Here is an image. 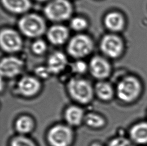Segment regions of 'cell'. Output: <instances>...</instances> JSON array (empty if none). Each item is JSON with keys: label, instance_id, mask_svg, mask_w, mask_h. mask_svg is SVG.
Returning a JSON list of instances; mask_svg holds the SVG:
<instances>
[{"label": "cell", "instance_id": "cell-1", "mask_svg": "<svg viewBox=\"0 0 147 146\" xmlns=\"http://www.w3.org/2000/svg\"><path fill=\"white\" fill-rule=\"evenodd\" d=\"M68 95L80 106L92 103L95 97L94 85L85 78L76 76L70 79L66 85Z\"/></svg>", "mask_w": 147, "mask_h": 146}, {"label": "cell", "instance_id": "cell-2", "mask_svg": "<svg viewBox=\"0 0 147 146\" xmlns=\"http://www.w3.org/2000/svg\"><path fill=\"white\" fill-rule=\"evenodd\" d=\"M17 25L20 34L34 40L41 38L48 29L45 18L35 13L29 12L21 16Z\"/></svg>", "mask_w": 147, "mask_h": 146}, {"label": "cell", "instance_id": "cell-3", "mask_svg": "<svg viewBox=\"0 0 147 146\" xmlns=\"http://www.w3.org/2000/svg\"><path fill=\"white\" fill-rule=\"evenodd\" d=\"M139 78L128 75L120 79L115 87V96L122 103L131 104L139 98L143 92Z\"/></svg>", "mask_w": 147, "mask_h": 146}, {"label": "cell", "instance_id": "cell-4", "mask_svg": "<svg viewBox=\"0 0 147 146\" xmlns=\"http://www.w3.org/2000/svg\"><path fill=\"white\" fill-rule=\"evenodd\" d=\"M74 6L70 0H50L43 8L45 18L54 24H62L70 20Z\"/></svg>", "mask_w": 147, "mask_h": 146}, {"label": "cell", "instance_id": "cell-5", "mask_svg": "<svg viewBox=\"0 0 147 146\" xmlns=\"http://www.w3.org/2000/svg\"><path fill=\"white\" fill-rule=\"evenodd\" d=\"M94 48V40L90 36L84 33H78L68 41L66 52L74 59L83 60L93 52Z\"/></svg>", "mask_w": 147, "mask_h": 146}, {"label": "cell", "instance_id": "cell-6", "mask_svg": "<svg viewBox=\"0 0 147 146\" xmlns=\"http://www.w3.org/2000/svg\"><path fill=\"white\" fill-rule=\"evenodd\" d=\"M46 138L49 146H72L75 140V133L74 128L65 123H58L49 129Z\"/></svg>", "mask_w": 147, "mask_h": 146}, {"label": "cell", "instance_id": "cell-7", "mask_svg": "<svg viewBox=\"0 0 147 146\" xmlns=\"http://www.w3.org/2000/svg\"><path fill=\"white\" fill-rule=\"evenodd\" d=\"M0 46L3 51L10 55L19 52L23 46L21 34L12 28L2 29L0 32Z\"/></svg>", "mask_w": 147, "mask_h": 146}, {"label": "cell", "instance_id": "cell-8", "mask_svg": "<svg viewBox=\"0 0 147 146\" xmlns=\"http://www.w3.org/2000/svg\"><path fill=\"white\" fill-rule=\"evenodd\" d=\"M42 89V82L35 76H23L16 84V91L17 94L21 97L27 99L36 97L40 94Z\"/></svg>", "mask_w": 147, "mask_h": 146}, {"label": "cell", "instance_id": "cell-9", "mask_svg": "<svg viewBox=\"0 0 147 146\" xmlns=\"http://www.w3.org/2000/svg\"><path fill=\"white\" fill-rule=\"evenodd\" d=\"M24 62L15 56L2 58L0 62V74L2 79H12L19 76L24 71Z\"/></svg>", "mask_w": 147, "mask_h": 146}, {"label": "cell", "instance_id": "cell-10", "mask_svg": "<svg viewBox=\"0 0 147 146\" xmlns=\"http://www.w3.org/2000/svg\"><path fill=\"white\" fill-rule=\"evenodd\" d=\"M88 66L90 75L98 81L107 80L111 75V65L103 56H94L90 60Z\"/></svg>", "mask_w": 147, "mask_h": 146}, {"label": "cell", "instance_id": "cell-11", "mask_svg": "<svg viewBox=\"0 0 147 146\" xmlns=\"http://www.w3.org/2000/svg\"><path fill=\"white\" fill-rule=\"evenodd\" d=\"M99 48L105 57L115 59L121 54L123 45L119 37L113 34H107L100 40Z\"/></svg>", "mask_w": 147, "mask_h": 146}, {"label": "cell", "instance_id": "cell-12", "mask_svg": "<svg viewBox=\"0 0 147 146\" xmlns=\"http://www.w3.org/2000/svg\"><path fill=\"white\" fill-rule=\"evenodd\" d=\"M45 35L49 43L61 46L69 40V29L62 24H54L47 29Z\"/></svg>", "mask_w": 147, "mask_h": 146}, {"label": "cell", "instance_id": "cell-13", "mask_svg": "<svg viewBox=\"0 0 147 146\" xmlns=\"http://www.w3.org/2000/svg\"><path fill=\"white\" fill-rule=\"evenodd\" d=\"M86 114L81 106L69 105L64 111V120L65 124L72 128L78 127L84 124Z\"/></svg>", "mask_w": 147, "mask_h": 146}, {"label": "cell", "instance_id": "cell-14", "mask_svg": "<svg viewBox=\"0 0 147 146\" xmlns=\"http://www.w3.org/2000/svg\"><path fill=\"white\" fill-rule=\"evenodd\" d=\"M68 64L67 57L62 52L56 51L50 54L46 67L52 75H59L65 70Z\"/></svg>", "mask_w": 147, "mask_h": 146}, {"label": "cell", "instance_id": "cell-15", "mask_svg": "<svg viewBox=\"0 0 147 146\" xmlns=\"http://www.w3.org/2000/svg\"><path fill=\"white\" fill-rule=\"evenodd\" d=\"M1 5L8 13L23 16L28 13L32 8L31 0H1Z\"/></svg>", "mask_w": 147, "mask_h": 146}, {"label": "cell", "instance_id": "cell-16", "mask_svg": "<svg viewBox=\"0 0 147 146\" xmlns=\"http://www.w3.org/2000/svg\"><path fill=\"white\" fill-rule=\"evenodd\" d=\"M129 138L134 144L147 145V121L138 122L129 128Z\"/></svg>", "mask_w": 147, "mask_h": 146}, {"label": "cell", "instance_id": "cell-17", "mask_svg": "<svg viewBox=\"0 0 147 146\" xmlns=\"http://www.w3.org/2000/svg\"><path fill=\"white\" fill-rule=\"evenodd\" d=\"M95 97L103 102H109L115 96V88L107 80L98 81L94 85Z\"/></svg>", "mask_w": 147, "mask_h": 146}, {"label": "cell", "instance_id": "cell-18", "mask_svg": "<svg viewBox=\"0 0 147 146\" xmlns=\"http://www.w3.org/2000/svg\"><path fill=\"white\" fill-rule=\"evenodd\" d=\"M36 123L34 118L28 115H22L16 119L14 129L17 135L28 136L34 131Z\"/></svg>", "mask_w": 147, "mask_h": 146}, {"label": "cell", "instance_id": "cell-19", "mask_svg": "<svg viewBox=\"0 0 147 146\" xmlns=\"http://www.w3.org/2000/svg\"><path fill=\"white\" fill-rule=\"evenodd\" d=\"M103 23L105 27L112 32L119 31L124 26L123 17L117 12H111L107 14L104 18Z\"/></svg>", "mask_w": 147, "mask_h": 146}, {"label": "cell", "instance_id": "cell-20", "mask_svg": "<svg viewBox=\"0 0 147 146\" xmlns=\"http://www.w3.org/2000/svg\"><path fill=\"white\" fill-rule=\"evenodd\" d=\"M107 123L106 119L102 115L95 112L86 113L84 120V124L86 126L94 130L103 128L106 126Z\"/></svg>", "mask_w": 147, "mask_h": 146}, {"label": "cell", "instance_id": "cell-21", "mask_svg": "<svg viewBox=\"0 0 147 146\" xmlns=\"http://www.w3.org/2000/svg\"><path fill=\"white\" fill-rule=\"evenodd\" d=\"M69 28L71 30L78 33H82L88 28V20L82 16L72 17L69 20Z\"/></svg>", "mask_w": 147, "mask_h": 146}, {"label": "cell", "instance_id": "cell-22", "mask_svg": "<svg viewBox=\"0 0 147 146\" xmlns=\"http://www.w3.org/2000/svg\"><path fill=\"white\" fill-rule=\"evenodd\" d=\"M9 146H38L28 136L17 135L11 139Z\"/></svg>", "mask_w": 147, "mask_h": 146}, {"label": "cell", "instance_id": "cell-23", "mask_svg": "<svg viewBox=\"0 0 147 146\" xmlns=\"http://www.w3.org/2000/svg\"><path fill=\"white\" fill-rule=\"evenodd\" d=\"M47 48L46 41L41 38L34 40L31 45L32 53L37 56L44 55L47 50Z\"/></svg>", "mask_w": 147, "mask_h": 146}, {"label": "cell", "instance_id": "cell-24", "mask_svg": "<svg viewBox=\"0 0 147 146\" xmlns=\"http://www.w3.org/2000/svg\"><path fill=\"white\" fill-rule=\"evenodd\" d=\"M72 72L78 76L82 75L88 72V64L86 63L83 60H77L72 64Z\"/></svg>", "mask_w": 147, "mask_h": 146}, {"label": "cell", "instance_id": "cell-25", "mask_svg": "<svg viewBox=\"0 0 147 146\" xmlns=\"http://www.w3.org/2000/svg\"><path fill=\"white\" fill-rule=\"evenodd\" d=\"M107 146H135V145L129 137L118 136L111 139Z\"/></svg>", "mask_w": 147, "mask_h": 146}, {"label": "cell", "instance_id": "cell-26", "mask_svg": "<svg viewBox=\"0 0 147 146\" xmlns=\"http://www.w3.org/2000/svg\"><path fill=\"white\" fill-rule=\"evenodd\" d=\"M35 76L40 80L48 79L52 75L46 66L37 68L35 70Z\"/></svg>", "mask_w": 147, "mask_h": 146}, {"label": "cell", "instance_id": "cell-27", "mask_svg": "<svg viewBox=\"0 0 147 146\" xmlns=\"http://www.w3.org/2000/svg\"><path fill=\"white\" fill-rule=\"evenodd\" d=\"M90 146H103L102 145L98 142H94L92 143Z\"/></svg>", "mask_w": 147, "mask_h": 146}, {"label": "cell", "instance_id": "cell-28", "mask_svg": "<svg viewBox=\"0 0 147 146\" xmlns=\"http://www.w3.org/2000/svg\"><path fill=\"white\" fill-rule=\"evenodd\" d=\"M36 2H39V3H47L50 0H34Z\"/></svg>", "mask_w": 147, "mask_h": 146}]
</instances>
